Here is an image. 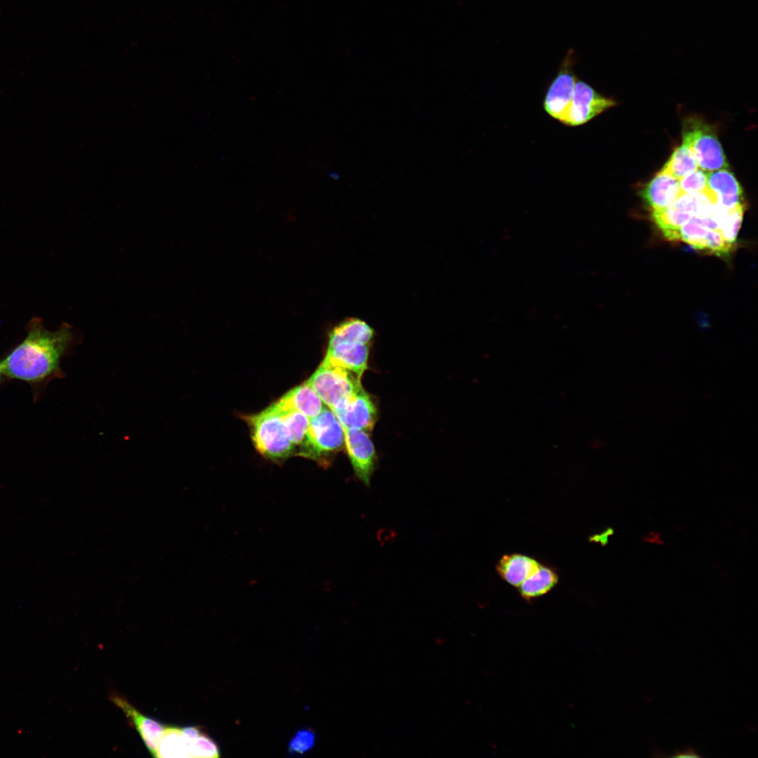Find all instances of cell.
<instances>
[{"mask_svg":"<svg viewBox=\"0 0 758 758\" xmlns=\"http://www.w3.org/2000/svg\"><path fill=\"white\" fill-rule=\"evenodd\" d=\"M345 443L342 425L328 407H324L316 416L310 418L307 439L303 455L318 458L321 455L335 451Z\"/></svg>","mask_w":758,"mask_h":758,"instance_id":"obj_7","label":"cell"},{"mask_svg":"<svg viewBox=\"0 0 758 758\" xmlns=\"http://www.w3.org/2000/svg\"><path fill=\"white\" fill-rule=\"evenodd\" d=\"M679 181L682 193H703L707 189V172L700 168L693 171Z\"/></svg>","mask_w":758,"mask_h":758,"instance_id":"obj_24","label":"cell"},{"mask_svg":"<svg viewBox=\"0 0 758 758\" xmlns=\"http://www.w3.org/2000/svg\"><path fill=\"white\" fill-rule=\"evenodd\" d=\"M6 378L5 377L4 374V373H3V372H2V370H1V364H0V385L1 384V383H2V382H3V381H4V380H5Z\"/></svg>","mask_w":758,"mask_h":758,"instance_id":"obj_26","label":"cell"},{"mask_svg":"<svg viewBox=\"0 0 758 758\" xmlns=\"http://www.w3.org/2000/svg\"><path fill=\"white\" fill-rule=\"evenodd\" d=\"M248 422L254 444L262 455L279 460L292 453L294 445L287 433L281 413L273 404L251 416Z\"/></svg>","mask_w":758,"mask_h":758,"instance_id":"obj_4","label":"cell"},{"mask_svg":"<svg viewBox=\"0 0 758 758\" xmlns=\"http://www.w3.org/2000/svg\"><path fill=\"white\" fill-rule=\"evenodd\" d=\"M540 566L531 557L519 554L503 556L497 565L502 578L514 586L519 587Z\"/></svg>","mask_w":758,"mask_h":758,"instance_id":"obj_16","label":"cell"},{"mask_svg":"<svg viewBox=\"0 0 758 758\" xmlns=\"http://www.w3.org/2000/svg\"><path fill=\"white\" fill-rule=\"evenodd\" d=\"M681 194L679 181L660 171L639 192L641 197L651 208V211L666 208Z\"/></svg>","mask_w":758,"mask_h":758,"instance_id":"obj_13","label":"cell"},{"mask_svg":"<svg viewBox=\"0 0 758 758\" xmlns=\"http://www.w3.org/2000/svg\"><path fill=\"white\" fill-rule=\"evenodd\" d=\"M323 404L315 390L305 383L286 393L273 406L279 412L293 410L312 418L321 411Z\"/></svg>","mask_w":758,"mask_h":758,"instance_id":"obj_15","label":"cell"},{"mask_svg":"<svg viewBox=\"0 0 758 758\" xmlns=\"http://www.w3.org/2000/svg\"><path fill=\"white\" fill-rule=\"evenodd\" d=\"M717 204L711 192L682 193L670 206L651 211V218L669 241H677L679 228L692 217H714Z\"/></svg>","mask_w":758,"mask_h":758,"instance_id":"obj_3","label":"cell"},{"mask_svg":"<svg viewBox=\"0 0 758 758\" xmlns=\"http://www.w3.org/2000/svg\"><path fill=\"white\" fill-rule=\"evenodd\" d=\"M343 428L371 432L376 419V408L362 389L341 408L332 411Z\"/></svg>","mask_w":758,"mask_h":758,"instance_id":"obj_11","label":"cell"},{"mask_svg":"<svg viewBox=\"0 0 758 758\" xmlns=\"http://www.w3.org/2000/svg\"><path fill=\"white\" fill-rule=\"evenodd\" d=\"M220 749L216 742L204 731L191 742L190 757L214 758L220 757Z\"/></svg>","mask_w":758,"mask_h":758,"instance_id":"obj_22","label":"cell"},{"mask_svg":"<svg viewBox=\"0 0 758 758\" xmlns=\"http://www.w3.org/2000/svg\"><path fill=\"white\" fill-rule=\"evenodd\" d=\"M707 185L721 207L729 211L746 208L743 189L728 168L707 172Z\"/></svg>","mask_w":758,"mask_h":758,"instance_id":"obj_12","label":"cell"},{"mask_svg":"<svg viewBox=\"0 0 758 758\" xmlns=\"http://www.w3.org/2000/svg\"><path fill=\"white\" fill-rule=\"evenodd\" d=\"M616 104L614 100L601 95L589 84L578 78L563 124L568 126L583 125Z\"/></svg>","mask_w":758,"mask_h":758,"instance_id":"obj_8","label":"cell"},{"mask_svg":"<svg viewBox=\"0 0 758 758\" xmlns=\"http://www.w3.org/2000/svg\"><path fill=\"white\" fill-rule=\"evenodd\" d=\"M682 142L694 152L698 168L705 172L728 168L729 164L717 133L712 126L697 118L683 124Z\"/></svg>","mask_w":758,"mask_h":758,"instance_id":"obj_5","label":"cell"},{"mask_svg":"<svg viewBox=\"0 0 758 758\" xmlns=\"http://www.w3.org/2000/svg\"><path fill=\"white\" fill-rule=\"evenodd\" d=\"M288 437L293 445L305 446L310 418L297 411L281 412Z\"/></svg>","mask_w":758,"mask_h":758,"instance_id":"obj_21","label":"cell"},{"mask_svg":"<svg viewBox=\"0 0 758 758\" xmlns=\"http://www.w3.org/2000/svg\"><path fill=\"white\" fill-rule=\"evenodd\" d=\"M373 329L364 321L352 318L337 326L331 331L329 343L340 342L369 344L373 337Z\"/></svg>","mask_w":758,"mask_h":758,"instance_id":"obj_18","label":"cell"},{"mask_svg":"<svg viewBox=\"0 0 758 758\" xmlns=\"http://www.w3.org/2000/svg\"><path fill=\"white\" fill-rule=\"evenodd\" d=\"M111 701L119 707L140 735L150 754L154 757L159 742L166 725L141 713L126 698L117 693L110 696Z\"/></svg>","mask_w":758,"mask_h":758,"instance_id":"obj_10","label":"cell"},{"mask_svg":"<svg viewBox=\"0 0 758 758\" xmlns=\"http://www.w3.org/2000/svg\"><path fill=\"white\" fill-rule=\"evenodd\" d=\"M576 62L574 51L568 50L556 76L550 84L543 100L545 112L561 124L566 119L578 79L573 72Z\"/></svg>","mask_w":758,"mask_h":758,"instance_id":"obj_6","label":"cell"},{"mask_svg":"<svg viewBox=\"0 0 758 758\" xmlns=\"http://www.w3.org/2000/svg\"><path fill=\"white\" fill-rule=\"evenodd\" d=\"M369 344L340 342L328 344L326 357L362 376L367 368Z\"/></svg>","mask_w":758,"mask_h":758,"instance_id":"obj_14","label":"cell"},{"mask_svg":"<svg viewBox=\"0 0 758 758\" xmlns=\"http://www.w3.org/2000/svg\"><path fill=\"white\" fill-rule=\"evenodd\" d=\"M191 742L192 740L183 735L181 727L166 725L154 757H190Z\"/></svg>","mask_w":758,"mask_h":758,"instance_id":"obj_17","label":"cell"},{"mask_svg":"<svg viewBox=\"0 0 758 758\" xmlns=\"http://www.w3.org/2000/svg\"><path fill=\"white\" fill-rule=\"evenodd\" d=\"M26 331L23 340L0 360V364L6 378L28 383L36 400L49 382L65 376L61 361L76 343V333L67 323L49 331L39 317L29 321Z\"/></svg>","mask_w":758,"mask_h":758,"instance_id":"obj_1","label":"cell"},{"mask_svg":"<svg viewBox=\"0 0 758 758\" xmlns=\"http://www.w3.org/2000/svg\"><path fill=\"white\" fill-rule=\"evenodd\" d=\"M343 430L345 444L354 472L359 479L368 486L376 464L373 444L366 431L347 428Z\"/></svg>","mask_w":758,"mask_h":758,"instance_id":"obj_9","label":"cell"},{"mask_svg":"<svg viewBox=\"0 0 758 758\" xmlns=\"http://www.w3.org/2000/svg\"><path fill=\"white\" fill-rule=\"evenodd\" d=\"M558 577L551 568L539 566L519 587L521 595L531 599L546 594L557 584Z\"/></svg>","mask_w":758,"mask_h":758,"instance_id":"obj_19","label":"cell"},{"mask_svg":"<svg viewBox=\"0 0 758 758\" xmlns=\"http://www.w3.org/2000/svg\"><path fill=\"white\" fill-rule=\"evenodd\" d=\"M674 757H699L697 752L693 748H686L681 750H678L672 755Z\"/></svg>","mask_w":758,"mask_h":758,"instance_id":"obj_25","label":"cell"},{"mask_svg":"<svg viewBox=\"0 0 758 758\" xmlns=\"http://www.w3.org/2000/svg\"><path fill=\"white\" fill-rule=\"evenodd\" d=\"M698 168H699L698 164L693 150L682 142L680 146L675 148L660 171L668 173L680 180Z\"/></svg>","mask_w":758,"mask_h":758,"instance_id":"obj_20","label":"cell"},{"mask_svg":"<svg viewBox=\"0 0 758 758\" xmlns=\"http://www.w3.org/2000/svg\"><path fill=\"white\" fill-rule=\"evenodd\" d=\"M361 376L325 357L306 382L331 410L341 408L364 389Z\"/></svg>","mask_w":758,"mask_h":758,"instance_id":"obj_2","label":"cell"},{"mask_svg":"<svg viewBox=\"0 0 758 758\" xmlns=\"http://www.w3.org/2000/svg\"><path fill=\"white\" fill-rule=\"evenodd\" d=\"M316 735L310 728L298 730L290 740L288 752L291 755H302L315 745Z\"/></svg>","mask_w":758,"mask_h":758,"instance_id":"obj_23","label":"cell"}]
</instances>
